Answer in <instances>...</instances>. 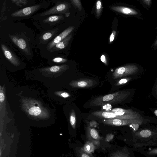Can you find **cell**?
<instances>
[{"label":"cell","instance_id":"obj_1","mask_svg":"<svg viewBox=\"0 0 157 157\" xmlns=\"http://www.w3.org/2000/svg\"><path fill=\"white\" fill-rule=\"evenodd\" d=\"M1 40L9 45L13 44L21 55L27 60L34 56L36 37L34 32L23 23L9 20L1 27Z\"/></svg>","mask_w":157,"mask_h":157},{"label":"cell","instance_id":"obj_2","mask_svg":"<svg viewBox=\"0 0 157 157\" xmlns=\"http://www.w3.org/2000/svg\"><path fill=\"white\" fill-rule=\"evenodd\" d=\"M130 94L129 91L123 90L99 96L92 100L90 105L91 106H99L108 104H117L125 100Z\"/></svg>","mask_w":157,"mask_h":157},{"label":"cell","instance_id":"obj_3","mask_svg":"<svg viewBox=\"0 0 157 157\" xmlns=\"http://www.w3.org/2000/svg\"><path fill=\"white\" fill-rule=\"evenodd\" d=\"M49 5L50 2L42 1L33 5L25 7L12 12L10 15V19L9 20L14 21L28 19L40 10L47 8Z\"/></svg>","mask_w":157,"mask_h":157},{"label":"cell","instance_id":"obj_4","mask_svg":"<svg viewBox=\"0 0 157 157\" xmlns=\"http://www.w3.org/2000/svg\"><path fill=\"white\" fill-rule=\"evenodd\" d=\"M60 26H58L48 30H43L36 36V48L40 50L58 35L61 30Z\"/></svg>","mask_w":157,"mask_h":157},{"label":"cell","instance_id":"obj_5","mask_svg":"<svg viewBox=\"0 0 157 157\" xmlns=\"http://www.w3.org/2000/svg\"><path fill=\"white\" fill-rule=\"evenodd\" d=\"M92 115L98 118L106 119H142V116L138 112L135 113H125L112 112L108 111H97L93 112Z\"/></svg>","mask_w":157,"mask_h":157},{"label":"cell","instance_id":"obj_6","mask_svg":"<svg viewBox=\"0 0 157 157\" xmlns=\"http://www.w3.org/2000/svg\"><path fill=\"white\" fill-rule=\"evenodd\" d=\"M64 18L62 14L54 15L33 19L37 21L44 29L48 30L53 28L60 24Z\"/></svg>","mask_w":157,"mask_h":157},{"label":"cell","instance_id":"obj_7","mask_svg":"<svg viewBox=\"0 0 157 157\" xmlns=\"http://www.w3.org/2000/svg\"><path fill=\"white\" fill-rule=\"evenodd\" d=\"M55 5L51 8L40 13L35 14L32 17L33 19L44 17L54 15L65 13L69 8L68 3L59 1H56Z\"/></svg>","mask_w":157,"mask_h":157},{"label":"cell","instance_id":"obj_8","mask_svg":"<svg viewBox=\"0 0 157 157\" xmlns=\"http://www.w3.org/2000/svg\"><path fill=\"white\" fill-rule=\"evenodd\" d=\"M23 105L25 110L31 115L44 117L48 115L46 110L42 108L38 102L34 100L28 99L24 101Z\"/></svg>","mask_w":157,"mask_h":157},{"label":"cell","instance_id":"obj_9","mask_svg":"<svg viewBox=\"0 0 157 157\" xmlns=\"http://www.w3.org/2000/svg\"><path fill=\"white\" fill-rule=\"evenodd\" d=\"M74 29V26H70L62 31L58 35L40 49L42 56L44 57L47 53L57 43L62 41L70 34Z\"/></svg>","mask_w":157,"mask_h":157},{"label":"cell","instance_id":"obj_10","mask_svg":"<svg viewBox=\"0 0 157 157\" xmlns=\"http://www.w3.org/2000/svg\"><path fill=\"white\" fill-rule=\"evenodd\" d=\"M1 48L2 53V58H4L14 66L18 67L20 65L21 60L9 46L1 42Z\"/></svg>","mask_w":157,"mask_h":157},{"label":"cell","instance_id":"obj_11","mask_svg":"<svg viewBox=\"0 0 157 157\" xmlns=\"http://www.w3.org/2000/svg\"><path fill=\"white\" fill-rule=\"evenodd\" d=\"M139 70V67L136 64H126L116 68L113 74L112 77L114 79L118 78L136 74Z\"/></svg>","mask_w":157,"mask_h":157},{"label":"cell","instance_id":"obj_12","mask_svg":"<svg viewBox=\"0 0 157 157\" xmlns=\"http://www.w3.org/2000/svg\"><path fill=\"white\" fill-rule=\"evenodd\" d=\"M111 8L113 10L125 15L133 17L141 20L143 19V16L140 11L134 6H118Z\"/></svg>","mask_w":157,"mask_h":157},{"label":"cell","instance_id":"obj_13","mask_svg":"<svg viewBox=\"0 0 157 157\" xmlns=\"http://www.w3.org/2000/svg\"><path fill=\"white\" fill-rule=\"evenodd\" d=\"M102 122L105 124L116 126H123L132 124H141L143 119L141 118L121 119H106L102 121Z\"/></svg>","mask_w":157,"mask_h":157},{"label":"cell","instance_id":"obj_14","mask_svg":"<svg viewBox=\"0 0 157 157\" xmlns=\"http://www.w3.org/2000/svg\"><path fill=\"white\" fill-rule=\"evenodd\" d=\"M96 83V81L93 79L82 78L71 81L70 85L74 88H85L91 87Z\"/></svg>","mask_w":157,"mask_h":157},{"label":"cell","instance_id":"obj_15","mask_svg":"<svg viewBox=\"0 0 157 157\" xmlns=\"http://www.w3.org/2000/svg\"><path fill=\"white\" fill-rule=\"evenodd\" d=\"M86 136L89 141L99 140L102 139L98 131L94 128L88 125L86 128Z\"/></svg>","mask_w":157,"mask_h":157},{"label":"cell","instance_id":"obj_16","mask_svg":"<svg viewBox=\"0 0 157 157\" xmlns=\"http://www.w3.org/2000/svg\"><path fill=\"white\" fill-rule=\"evenodd\" d=\"M69 67V66L66 64L62 65L60 66L54 65L51 67L43 69V70L50 71L53 73H56L59 71H65Z\"/></svg>","mask_w":157,"mask_h":157},{"label":"cell","instance_id":"obj_17","mask_svg":"<svg viewBox=\"0 0 157 157\" xmlns=\"http://www.w3.org/2000/svg\"><path fill=\"white\" fill-rule=\"evenodd\" d=\"M96 147L92 141H89L85 144L82 149L85 152L91 154L95 150Z\"/></svg>","mask_w":157,"mask_h":157},{"label":"cell","instance_id":"obj_18","mask_svg":"<svg viewBox=\"0 0 157 157\" xmlns=\"http://www.w3.org/2000/svg\"><path fill=\"white\" fill-rule=\"evenodd\" d=\"M110 157H129L128 150L124 148L122 150L117 151L112 153Z\"/></svg>","mask_w":157,"mask_h":157},{"label":"cell","instance_id":"obj_19","mask_svg":"<svg viewBox=\"0 0 157 157\" xmlns=\"http://www.w3.org/2000/svg\"><path fill=\"white\" fill-rule=\"evenodd\" d=\"M49 61L56 63H65L67 61V59L64 58L59 55L48 59Z\"/></svg>","mask_w":157,"mask_h":157},{"label":"cell","instance_id":"obj_20","mask_svg":"<svg viewBox=\"0 0 157 157\" xmlns=\"http://www.w3.org/2000/svg\"><path fill=\"white\" fill-rule=\"evenodd\" d=\"M70 121L72 128L74 129H75L76 124V114L75 110L73 109L71 110L70 113Z\"/></svg>","mask_w":157,"mask_h":157},{"label":"cell","instance_id":"obj_21","mask_svg":"<svg viewBox=\"0 0 157 157\" xmlns=\"http://www.w3.org/2000/svg\"><path fill=\"white\" fill-rule=\"evenodd\" d=\"M109 111L112 112L125 113H137L132 109H125L121 108H114Z\"/></svg>","mask_w":157,"mask_h":157},{"label":"cell","instance_id":"obj_22","mask_svg":"<svg viewBox=\"0 0 157 157\" xmlns=\"http://www.w3.org/2000/svg\"><path fill=\"white\" fill-rule=\"evenodd\" d=\"M102 7L101 2L100 0L97 1L96 4V12L97 17L99 18L102 10Z\"/></svg>","mask_w":157,"mask_h":157},{"label":"cell","instance_id":"obj_23","mask_svg":"<svg viewBox=\"0 0 157 157\" xmlns=\"http://www.w3.org/2000/svg\"><path fill=\"white\" fill-rule=\"evenodd\" d=\"M77 153L78 157H94L91 154H89L85 152L80 147L78 149Z\"/></svg>","mask_w":157,"mask_h":157},{"label":"cell","instance_id":"obj_24","mask_svg":"<svg viewBox=\"0 0 157 157\" xmlns=\"http://www.w3.org/2000/svg\"><path fill=\"white\" fill-rule=\"evenodd\" d=\"M152 1L151 0H141L140 2L142 6L147 10L149 9L151 7Z\"/></svg>","mask_w":157,"mask_h":157},{"label":"cell","instance_id":"obj_25","mask_svg":"<svg viewBox=\"0 0 157 157\" xmlns=\"http://www.w3.org/2000/svg\"><path fill=\"white\" fill-rule=\"evenodd\" d=\"M11 1L17 6L21 7L29 5L28 4L29 3L28 0H12Z\"/></svg>","mask_w":157,"mask_h":157},{"label":"cell","instance_id":"obj_26","mask_svg":"<svg viewBox=\"0 0 157 157\" xmlns=\"http://www.w3.org/2000/svg\"><path fill=\"white\" fill-rule=\"evenodd\" d=\"M151 132L148 129L142 130L139 133L140 135L143 137H148L151 135Z\"/></svg>","mask_w":157,"mask_h":157},{"label":"cell","instance_id":"obj_27","mask_svg":"<svg viewBox=\"0 0 157 157\" xmlns=\"http://www.w3.org/2000/svg\"><path fill=\"white\" fill-rule=\"evenodd\" d=\"M131 79V78H122L118 81L115 84V85L118 86L124 85L128 82Z\"/></svg>","mask_w":157,"mask_h":157},{"label":"cell","instance_id":"obj_28","mask_svg":"<svg viewBox=\"0 0 157 157\" xmlns=\"http://www.w3.org/2000/svg\"><path fill=\"white\" fill-rule=\"evenodd\" d=\"M71 1L78 8L79 10H81L82 9V6L80 0H71Z\"/></svg>","mask_w":157,"mask_h":157},{"label":"cell","instance_id":"obj_29","mask_svg":"<svg viewBox=\"0 0 157 157\" xmlns=\"http://www.w3.org/2000/svg\"><path fill=\"white\" fill-rule=\"evenodd\" d=\"M116 33V32L115 30L112 31L109 37V43H112L114 40Z\"/></svg>","mask_w":157,"mask_h":157},{"label":"cell","instance_id":"obj_30","mask_svg":"<svg viewBox=\"0 0 157 157\" xmlns=\"http://www.w3.org/2000/svg\"><path fill=\"white\" fill-rule=\"evenodd\" d=\"M59 94L60 96L63 97L64 98H66L70 96V95L68 93L65 92H59V94Z\"/></svg>","mask_w":157,"mask_h":157},{"label":"cell","instance_id":"obj_31","mask_svg":"<svg viewBox=\"0 0 157 157\" xmlns=\"http://www.w3.org/2000/svg\"><path fill=\"white\" fill-rule=\"evenodd\" d=\"M151 48L154 50L157 49V36L155 40L151 46Z\"/></svg>","mask_w":157,"mask_h":157},{"label":"cell","instance_id":"obj_32","mask_svg":"<svg viewBox=\"0 0 157 157\" xmlns=\"http://www.w3.org/2000/svg\"><path fill=\"white\" fill-rule=\"evenodd\" d=\"M147 154L149 155H157V148L152 149L148 151Z\"/></svg>","mask_w":157,"mask_h":157},{"label":"cell","instance_id":"obj_33","mask_svg":"<svg viewBox=\"0 0 157 157\" xmlns=\"http://www.w3.org/2000/svg\"><path fill=\"white\" fill-rule=\"evenodd\" d=\"M113 136L114 135L112 134H108L106 137V140L107 141L109 142L113 139Z\"/></svg>","mask_w":157,"mask_h":157},{"label":"cell","instance_id":"obj_34","mask_svg":"<svg viewBox=\"0 0 157 157\" xmlns=\"http://www.w3.org/2000/svg\"><path fill=\"white\" fill-rule=\"evenodd\" d=\"M101 61L104 63L105 64L107 65V62L106 58L104 55H102L101 57Z\"/></svg>","mask_w":157,"mask_h":157},{"label":"cell","instance_id":"obj_35","mask_svg":"<svg viewBox=\"0 0 157 157\" xmlns=\"http://www.w3.org/2000/svg\"><path fill=\"white\" fill-rule=\"evenodd\" d=\"M5 95L4 93L2 92L1 90H0V101L1 102L3 101L5 99Z\"/></svg>","mask_w":157,"mask_h":157},{"label":"cell","instance_id":"obj_36","mask_svg":"<svg viewBox=\"0 0 157 157\" xmlns=\"http://www.w3.org/2000/svg\"><path fill=\"white\" fill-rule=\"evenodd\" d=\"M98 124L95 121H92L90 123V126L91 127H96L97 126Z\"/></svg>","mask_w":157,"mask_h":157},{"label":"cell","instance_id":"obj_37","mask_svg":"<svg viewBox=\"0 0 157 157\" xmlns=\"http://www.w3.org/2000/svg\"><path fill=\"white\" fill-rule=\"evenodd\" d=\"M70 12H66L65 14V17H68L70 16Z\"/></svg>","mask_w":157,"mask_h":157},{"label":"cell","instance_id":"obj_38","mask_svg":"<svg viewBox=\"0 0 157 157\" xmlns=\"http://www.w3.org/2000/svg\"><path fill=\"white\" fill-rule=\"evenodd\" d=\"M154 113L157 116V110H155L154 111Z\"/></svg>","mask_w":157,"mask_h":157},{"label":"cell","instance_id":"obj_39","mask_svg":"<svg viewBox=\"0 0 157 157\" xmlns=\"http://www.w3.org/2000/svg\"><path fill=\"white\" fill-rule=\"evenodd\" d=\"M156 93H157V83L156 86Z\"/></svg>","mask_w":157,"mask_h":157},{"label":"cell","instance_id":"obj_40","mask_svg":"<svg viewBox=\"0 0 157 157\" xmlns=\"http://www.w3.org/2000/svg\"></svg>","mask_w":157,"mask_h":157}]
</instances>
